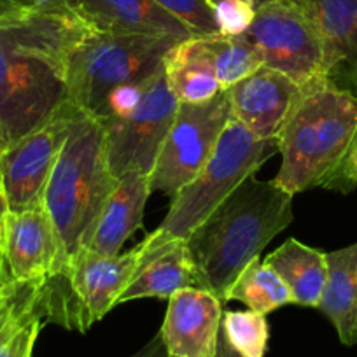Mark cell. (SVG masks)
Instances as JSON below:
<instances>
[{
  "label": "cell",
  "instance_id": "1",
  "mask_svg": "<svg viewBox=\"0 0 357 357\" xmlns=\"http://www.w3.org/2000/svg\"><path fill=\"white\" fill-rule=\"evenodd\" d=\"M88 26L75 13H29L0 26V137L13 144L67 102L70 51Z\"/></svg>",
  "mask_w": 357,
  "mask_h": 357
},
{
  "label": "cell",
  "instance_id": "2",
  "mask_svg": "<svg viewBox=\"0 0 357 357\" xmlns=\"http://www.w3.org/2000/svg\"><path fill=\"white\" fill-rule=\"evenodd\" d=\"M293 197L275 178L247 177L186 238L197 287L228 303L243 268L293 222Z\"/></svg>",
  "mask_w": 357,
  "mask_h": 357
},
{
  "label": "cell",
  "instance_id": "3",
  "mask_svg": "<svg viewBox=\"0 0 357 357\" xmlns=\"http://www.w3.org/2000/svg\"><path fill=\"white\" fill-rule=\"evenodd\" d=\"M116 184L104 125L79 112L43 195V205L60 243V273L47 284L60 282L75 254L89 245Z\"/></svg>",
  "mask_w": 357,
  "mask_h": 357
},
{
  "label": "cell",
  "instance_id": "4",
  "mask_svg": "<svg viewBox=\"0 0 357 357\" xmlns=\"http://www.w3.org/2000/svg\"><path fill=\"white\" fill-rule=\"evenodd\" d=\"M357 135V97L324 77L307 82L279 133L275 181L291 195L328 190Z\"/></svg>",
  "mask_w": 357,
  "mask_h": 357
},
{
  "label": "cell",
  "instance_id": "5",
  "mask_svg": "<svg viewBox=\"0 0 357 357\" xmlns=\"http://www.w3.org/2000/svg\"><path fill=\"white\" fill-rule=\"evenodd\" d=\"M177 43L170 37L89 29L68 56L67 100L84 114L97 116L112 89L151 77Z\"/></svg>",
  "mask_w": 357,
  "mask_h": 357
},
{
  "label": "cell",
  "instance_id": "6",
  "mask_svg": "<svg viewBox=\"0 0 357 357\" xmlns=\"http://www.w3.org/2000/svg\"><path fill=\"white\" fill-rule=\"evenodd\" d=\"M275 153H279V140L259 139L231 118L205 167L172 198L167 215L151 233V238L186 240L197 226Z\"/></svg>",
  "mask_w": 357,
  "mask_h": 357
},
{
  "label": "cell",
  "instance_id": "7",
  "mask_svg": "<svg viewBox=\"0 0 357 357\" xmlns=\"http://www.w3.org/2000/svg\"><path fill=\"white\" fill-rule=\"evenodd\" d=\"M140 243L116 256L81 249L60 282L44 286L47 322L86 333L118 303L135 272Z\"/></svg>",
  "mask_w": 357,
  "mask_h": 357
},
{
  "label": "cell",
  "instance_id": "8",
  "mask_svg": "<svg viewBox=\"0 0 357 357\" xmlns=\"http://www.w3.org/2000/svg\"><path fill=\"white\" fill-rule=\"evenodd\" d=\"M231 118L228 91H221L204 104H178L149 175L151 191L174 198L190 184L212 156Z\"/></svg>",
  "mask_w": 357,
  "mask_h": 357
},
{
  "label": "cell",
  "instance_id": "9",
  "mask_svg": "<svg viewBox=\"0 0 357 357\" xmlns=\"http://www.w3.org/2000/svg\"><path fill=\"white\" fill-rule=\"evenodd\" d=\"M242 37L259 51L264 67L289 75L298 84L322 77L321 36L305 6L289 0L259 4Z\"/></svg>",
  "mask_w": 357,
  "mask_h": 357
},
{
  "label": "cell",
  "instance_id": "10",
  "mask_svg": "<svg viewBox=\"0 0 357 357\" xmlns=\"http://www.w3.org/2000/svg\"><path fill=\"white\" fill-rule=\"evenodd\" d=\"M177 107L178 102L168 88L161 65L160 70L149 77L142 98L128 114L102 121L109 167L116 178L126 172L151 175L177 114Z\"/></svg>",
  "mask_w": 357,
  "mask_h": 357
},
{
  "label": "cell",
  "instance_id": "11",
  "mask_svg": "<svg viewBox=\"0 0 357 357\" xmlns=\"http://www.w3.org/2000/svg\"><path fill=\"white\" fill-rule=\"evenodd\" d=\"M79 112L67 100L50 119L0 154V183L8 211L18 212L43 204L47 178Z\"/></svg>",
  "mask_w": 357,
  "mask_h": 357
},
{
  "label": "cell",
  "instance_id": "12",
  "mask_svg": "<svg viewBox=\"0 0 357 357\" xmlns=\"http://www.w3.org/2000/svg\"><path fill=\"white\" fill-rule=\"evenodd\" d=\"M0 259L6 282L47 284L60 273V243L43 204L8 211L2 222Z\"/></svg>",
  "mask_w": 357,
  "mask_h": 357
},
{
  "label": "cell",
  "instance_id": "13",
  "mask_svg": "<svg viewBox=\"0 0 357 357\" xmlns=\"http://www.w3.org/2000/svg\"><path fill=\"white\" fill-rule=\"evenodd\" d=\"M301 89L289 75L263 65L228 89L233 119L259 139H277Z\"/></svg>",
  "mask_w": 357,
  "mask_h": 357
},
{
  "label": "cell",
  "instance_id": "14",
  "mask_svg": "<svg viewBox=\"0 0 357 357\" xmlns=\"http://www.w3.org/2000/svg\"><path fill=\"white\" fill-rule=\"evenodd\" d=\"M222 303L200 287H188L168 298L160 335L170 357H214L222 326Z\"/></svg>",
  "mask_w": 357,
  "mask_h": 357
},
{
  "label": "cell",
  "instance_id": "15",
  "mask_svg": "<svg viewBox=\"0 0 357 357\" xmlns=\"http://www.w3.org/2000/svg\"><path fill=\"white\" fill-rule=\"evenodd\" d=\"M322 43V77L357 97V0H308Z\"/></svg>",
  "mask_w": 357,
  "mask_h": 357
},
{
  "label": "cell",
  "instance_id": "16",
  "mask_svg": "<svg viewBox=\"0 0 357 357\" xmlns=\"http://www.w3.org/2000/svg\"><path fill=\"white\" fill-rule=\"evenodd\" d=\"M197 287L186 240H153L140 242L135 272L118 298V305L140 298H170L178 291Z\"/></svg>",
  "mask_w": 357,
  "mask_h": 357
},
{
  "label": "cell",
  "instance_id": "17",
  "mask_svg": "<svg viewBox=\"0 0 357 357\" xmlns=\"http://www.w3.org/2000/svg\"><path fill=\"white\" fill-rule=\"evenodd\" d=\"M88 29L109 33L170 37L186 40L193 32L153 0H70Z\"/></svg>",
  "mask_w": 357,
  "mask_h": 357
},
{
  "label": "cell",
  "instance_id": "18",
  "mask_svg": "<svg viewBox=\"0 0 357 357\" xmlns=\"http://www.w3.org/2000/svg\"><path fill=\"white\" fill-rule=\"evenodd\" d=\"M46 284L6 282L0 286V357H32L47 322Z\"/></svg>",
  "mask_w": 357,
  "mask_h": 357
},
{
  "label": "cell",
  "instance_id": "19",
  "mask_svg": "<svg viewBox=\"0 0 357 357\" xmlns=\"http://www.w3.org/2000/svg\"><path fill=\"white\" fill-rule=\"evenodd\" d=\"M151 195L153 191L149 186V175L140 172H126L121 175L86 249L102 256H116L121 252L123 243L135 229L142 228L144 208Z\"/></svg>",
  "mask_w": 357,
  "mask_h": 357
},
{
  "label": "cell",
  "instance_id": "20",
  "mask_svg": "<svg viewBox=\"0 0 357 357\" xmlns=\"http://www.w3.org/2000/svg\"><path fill=\"white\" fill-rule=\"evenodd\" d=\"M328 277L317 308L335 326L343 345L357 343V242L326 252Z\"/></svg>",
  "mask_w": 357,
  "mask_h": 357
},
{
  "label": "cell",
  "instance_id": "21",
  "mask_svg": "<svg viewBox=\"0 0 357 357\" xmlns=\"http://www.w3.org/2000/svg\"><path fill=\"white\" fill-rule=\"evenodd\" d=\"M163 68L178 104H204L222 91L200 36L175 44L165 56Z\"/></svg>",
  "mask_w": 357,
  "mask_h": 357
},
{
  "label": "cell",
  "instance_id": "22",
  "mask_svg": "<svg viewBox=\"0 0 357 357\" xmlns=\"http://www.w3.org/2000/svg\"><path fill=\"white\" fill-rule=\"evenodd\" d=\"M263 261L286 284L293 296V305L317 308L328 277L326 252L305 245L296 238H287Z\"/></svg>",
  "mask_w": 357,
  "mask_h": 357
},
{
  "label": "cell",
  "instance_id": "23",
  "mask_svg": "<svg viewBox=\"0 0 357 357\" xmlns=\"http://www.w3.org/2000/svg\"><path fill=\"white\" fill-rule=\"evenodd\" d=\"M226 300L240 301L249 310L264 315L293 303V296L282 279L259 257L243 268V272L229 287Z\"/></svg>",
  "mask_w": 357,
  "mask_h": 357
},
{
  "label": "cell",
  "instance_id": "24",
  "mask_svg": "<svg viewBox=\"0 0 357 357\" xmlns=\"http://www.w3.org/2000/svg\"><path fill=\"white\" fill-rule=\"evenodd\" d=\"M200 40L205 53L211 58L222 91H228L231 86L264 65L259 51L242 36L231 37L212 33V36H200Z\"/></svg>",
  "mask_w": 357,
  "mask_h": 357
},
{
  "label": "cell",
  "instance_id": "25",
  "mask_svg": "<svg viewBox=\"0 0 357 357\" xmlns=\"http://www.w3.org/2000/svg\"><path fill=\"white\" fill-rule=\"evenodd\" d=\"M222 331L243 357H264L268 349V321L264 314L245 312H225L222 314Z\"/></svg>",
  "mask_w": 357,
  "mask_h": 357
},
{
  "label": "cell",
  "instance_id": "26",
  "mask_svg": "<svg viewBox=\"0 0 357 357\" xmlns=\"http://www.w3.org/2000/svg\"><path fill=\"white\" fill-rule=\"evenodd\" d=\"M163 11L186 25L193 36L219 33L211 0H153Z\"/></svg>",
  "mask_w": 357,
  "mask_h": 357
},
{
  "label": "cell",
  "instance_id": "27",
  "mask_svg": "<svg viewBox=\"0 0 357 357\" xmlns=\"http://www.w3.org/2000/svg\"><path fill=\"white\" fill-rule=\"evenodd\" d=\"M212 6L219 33L231 37H240L249 30L257 8L254 0H215Z\"/></svg>",
  "mask_w": 357,
  "mask_h": 357
},
{
  "label": "cell",
  "instance_id": "28",
  "mask_svg": "<svg viewBox=\"0 0 357 357\" xmlns=\"http://www.w3.org/2000/svg\"><path fill=\"white\" fill-rule=\"evenodd\" d=\"M357 188V135L354 139L350 151L347 153L345 161L342 163L340 170L329 183L328 190L338 191V193H352Z\"/></svg>",
  "mask_w": 357,
  "mask_h": 357
},
{
  "label": "cell",
  "instance_id": "29",
  "mask_svg": "<svg viewBox=\"0 0 357 357\" xmlns=\"http://www.w3.org/2000/svg\"><path fill=\"white\" fill-rule=\"evenodd\" d=\"M32 11H36V8L29 0H0V26L9 25Z\"/></svg>",
  "mask_w": 357,
  "mask_h": 357
},
{
  "label": "cell",
  "instance_id": "30",
  "mask_svg": "<svg viewBox=\"0 0 357 357\" xmlns=\"http://www.w3.org/2000/svg\"><path fill=\"white\" fill-rule=\"evenodd\" d=\"M130 357H170V356H168V350L167 347H165L163 338H161V335L158 333V335L154 336L146 347H142L139 352L133 354V356Z\"/></svg>",
  "mask_w": 357,
  "mask_h": 357
},
{
  "label": "cell",
  "instance_id": "31",
  "mask_svg": "<svg viewBox=\"0 0 357 357\" xmlns=\"http://www.w3.org/2000/svg\"><path fill=\"white\" fill-rule=\"evenodd\" d=\"M214 357H243L242 354H240L236 349H233L231 343L228 342L225 331H222V326H221V331H219L218 347H215Z\"/></svg>",
  "mask_w": 357,
  "mask_h": 357
},
{
  "label": "cell",
  "instance_id": "32",
  "mask_svg": "<svg viewBox=\"0 0 357 357\" xmlns=\"http://www.w3.org/2000/svg\"><path fill=\"white\" fill-rule=\"evenodd\" d=\"M6 212H8V208H6L4 193H2V183H0V238H2V222H4ZM0 277H2V280H4V273H2V259H0Z\"/></svg>",
  "mask_w": 357,
  "mask_h": 357
},
{
  "label": "cell",
  "instance_id": "33",
  "mask_svg": "<svg viewBox=\"0 0 357 357\" xmlns=\"http://www.w3.org/2000/svg\"><path fill=\"white\" fill-rule=\"evenodd\" d=\"M212 4H214L215 0H211ZM254 2H256L257 6L259 4H266V2H275V0H254ZM289 2H294V4H300V6H305V8H307L308 6V0H289Z\"/></svg>",
  "mask_w": 357,
  "mask_h": 357
},
{
  "label": "cell",
  "instance_id": "34",
  "mask_svg": "<svg viewBox=\"0 0 357 357\" xmlns=\"http://www.w3.org/2000/svg\"><path fill=\"white\" fill-rule=\"evenodd\" d=\"M6 147H8V144H6V142H4V139H2V137H0V154L4 153Z\"/></svg>",
  "mask_w": 357,
  "mask_h": 357
},
{
  "label": "cell",
  "instance_id": "35",
  "mask_svg": "<svg viewBox=\"0 0 357 357\" xmlns=\"http://www.w3.org/2000/svg\"><path fill=\"white\" fill-rule=\"evenodd\" d=\"M2 284H6V282H4V280H2V277H0V286H2Z\"/></svg>",
  "mask_w": 357,
  "mask_h": 357
}]
</instances>
